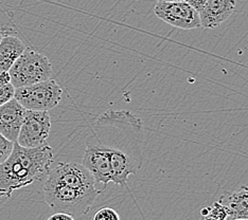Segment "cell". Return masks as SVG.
<instances>
[{"mask_svg":"<svg viewBox=\"0 0 248 220\" xmlns=\"http://www.w3.org/2000/svg\"><path fill=\"white\" fill-rule=\"evenodd\" d=\"M88 142L109 155L115 184L124 186L142 166V122L127 110H107L94 121Z\"/></svg>","mask_w":248,"mask_h":220,"instance_id":"obj_1","label":"cell"},{"mask_svg":"<svg viewBox=\"0 0 248 220\" xmlns=\"http://www.w3.org/2000/svg\"><path fill=\"white\" fill-rule=\"evenodd\" d=\"M53 163V149L48 144L35 148L14 143L10 157L0 164V201L15 191L39 182L48 176Z\"/></svg>","mask_w":248,"mask_h":220,"instance_id":"obj_2","label":"cell"},{"mask_svg":"<svg viewBox=\"0 0 248 220\" xmlns=\"http://www.w3.org/2000/svg\"><path fill=\"white\" fill-rule=\"evenodd\" d=\"M101 191H82L46 180L44 196L48 205L56 213H66L73 217L86 215Z\"/></svg>","mask_w":248,"mask_h":220,"instance_id":"obj_3","label":"cell"},{"mask_svg":"<svg viewBox=\"0 0 248 220\" xmlns=\"http://www.w3.org/2000/svg\"><path fill=\"white\" fill-rule=\"evenodd\" d=\"M11 84L14 88L31 86L50 80L52 65L44 54L31 48H27L10 68Z\"/></svg>","mask_w":248,"mask_h":220,"instance_id":"obj_4","label":"cell"},{"mask_svg":"<svg viewBox=\"0 0 248 220\" xmlns=\"http://www.w3.org/2000/svg\"><path fill=\"white\" fill-rule=\"evenodd\" d=\"M63 98L61 85L50 80L31 86L15 89L14 99L27 110L49 111L58 106Z\"/></svg>","mask_w":248,"mask_h":220,"instance_id":"obj_5","label":"cell"},{"mask_svg":"<svg viewBox=\"0 0 248 220\" xmlns=\"http://www.w3.org/2000/svg\"><path fill=\"white\" fill-rule=\"evenodd\" d=\"M50 131L51 117L48 111L26 110L16 143L26 148H35L46 145Z\"/></svg>","mask_w":248,"mask_h":220,"instance_id":"obj_6","label":"cell"},{"mask_svg":"<svg viewBox=\"0 0 248 220\" xmlns=\"http://www.w3.org/2000/svg\"><path fill=\"white\" fill-rule=\"evenodd\" d=\"M46 180L82 191H101L88 169L78 163L60 162L55 167L50 169Z\"/></svg>","mask_w":248,"mask_h":220,"instance_id":"obj_7","label":"cell"},{"mask_svg":"<svg viewBox=\"0 0 248 220\" xmlns=\"http://www.w3.org/2000/svg\"><path fill=\"white\" fill-rule=\"evenodd\" d=\"M154 13L159 19L178 29L192 30L201 27L199 12L185 1L157 2Z\"/></svg>","mask_w":248,"mask_h":220,"instance_id":"obj_8","label":"cell"},{"mask_svg":"<svg viewBox=\"0 0 248 220\" xmlns=\"http://www.w3.org/2000/svg\"><path fill=\"white\" fill-rule=\"evenodd\" d=\"M83 165L92 174L97 188L102 185L105 189L107 184L114 181L109 155L102 147L88 141L83 156Z\"/></svg>","mask_w":248,"mask_h":220,"instance_id":"obj_9","label":"cell"},{"mask_svg":"<svg viewBox=\"0 0 248 220\" xmlns=\"http://www.w3.org/2000/svg\"><path fill=\"white\" fill-rule=\"evenodd\" d=\"M26 110L15 99L0 106V133L11 142H17Z\"/></svg>","mask_w":248,"mask_h":220,"instance_id":"obj_10","label":"cell"},{"mask_svg":"<svg viewBox=\"0 0 248 220\" xmlns=\"http://www.w3.org/2000/svg\"><path fill=\"white\" fill-rule=\"evenodd\" d=\"M235 9V0H207L199 12L201 27L214 29L221 26L232 15Z\"/></svg>","mask_w":248,"mask_h":220,"instance_id":"obj_11","label":"cell"},{"mask_svg":"<svg viewBox=\"0 0 248 220\" xmlns=\"http://www.w3.org/2000/svg\"><path fill=\"white\" fill-rule=\"evenodd\" d=\"M218 202L226 207L228 218L248 219V186L241 185L233 191H227Z\"/></svg>","mask_w":248,"mask_h":220,"instance_id":"obj_12","label":"cell"},{"mask_svg":"<svg viewBox=\"0 0 248 220\" xmlns=\"http://www.w3.org/2000/svg\"><path fill=\"white\" fill-rule=\"evenodd\" d=\"M26 49V44L17 36L5 34L0 43V69L9 71Z\"/></svg>","mask_w":248,"mask_h":220,"instance_id":"obj_13","label":"cell"},{"mask_svg":"<svg viewBox=\"0 0 248 220\" xmlns=\"http://www.w3.org/2000/svg\"><path fill=\"white\" fill-rule=\"evenodd\" d=\"M202 217H204L202 220H226L228 218V212L226 207L217 201L213 203L208 210V213Z\"/></svg>","mask_w":248,"mask_h":220,"instance_id":"obj_14","label":"cell"},{"mask_svg":"<svg viewBox=\"0 0 248 220\" xmlns=\"http://www.w3.org/2000/svg\"><path fill=\"white\" fill-rule=\"evenodd\" d=\"M15 88L11 83H0V106L14 99Z\"/></svg>","mask_w":248,"mask_h":220,"instance_id":"obj_15","label":"cell"},{"mask_svg":"<svg viewBox=\"0 0 248 220\" xmlns=\"http://www.w3.org/2000/svg\"><path fill=\"white\" fill-rule=\"evenodd\" d=\"M93 220H121L119 214L111 207H102L95 212Z\"/></svg>","mask_w":248,"mask_h":220,"instance_id":"obj_16","label":"cell"},{"mask_svg":"<svg viewBox=\"0 0 248 220\" xmlns=\"http://www.w3.org/2000/svg\"><path fill=\"white\" fill-rule=\"evenodd\" d=\"M14 147V143L0 133V164L8 159Z\"/></svg>","mask_w":248,"mask_h":220,"instance_id":"obj_17","label":"cell"},{"mask_svg":"<svg viewBox=\"0 0 248 220\" xmlns=\"http://www.w3.org/2000/svg\"><path fill=\"white\" fill-rule=\"evenodd\" d=\"M184 1L191 5L194 10L197 11V12H200L201 9L204 7L205 3L207 2V0H184Z\"/></svg>","mask_w":248,"mask_h":220,"instance_id":"obj_18","label":"cell"},{"mask_svg":"<svg viewBox=\"0 0 248 220\" xmlns=\"http://www.w3.org/2000/svg\"><path fill=\"white\" fill-rule=\"evenodd\" d=\"M47 220H75V217L66 213H55L50 216Z\"/></svg>","mask_w":248,"mask_h":220,"instance_id":"obj_19","label":"cell"},{"mask_svg":"<svg viewBox=\"0 0 248 220\" xmlns=\"http://www.w3.org/2000/svg\"><path fill=\"white\" fill-rule=\"evenodd\" d=\"M176 1H184V0H157V2H176Z\"/></svg>","mask_w":248,"mask_h":220,"instance_id":"obj_20","label":"cell"},{"mask_svg":"<svg viewBox=\"0 0 248 220\" xmlns=\"http://www.w3.org/2000/svg\"><path fill=\"white\" fill-rule=\"evenodd\" d=\"M5 34H7V33H5L4 31H2V30H0V43H1V41H2V38H3V36L5 35Z\"/></svg>","mask_w":248,"mask_h":220,"instance_id":"obj_21","label":"cell"},{"mask_svg":"<svg viewBox=\"0 0 248 220\" xmlns=\"http://www.w3.org/2000/svg\"><path fill=\"white\" fill-rule=\"evenodd\" d=\"M226 220H248V219H233V218H227Z\"/></svg>","mask_w":248,"mask_h":220,"instance_id":"obj_22","label":"cell"},{"mask_svg":"<svg viewBox=\"0 0 248 220\" xmlns=\"http://www.w3.org/2000/svg\"><path fill=\"white\" fill-rule=\"evenodd\" d=\"M1 72H2V70H1V69H0V74H1Z\"/></svg>","mask_w":248,"mask_h":220,"instance_id":"obj_23","label":"cell"}]
</instances>
